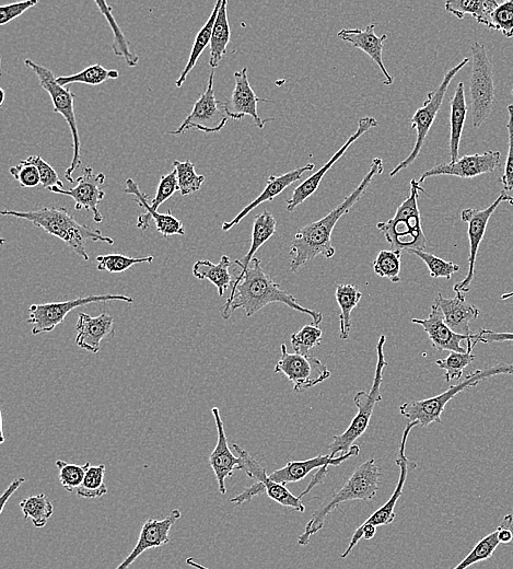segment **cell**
Instances as JSON below:
<instances>
[{
	"label": "cell",
	"mask_w": 513,
	"mask_h": 569,
	"mask_svg": "<svg viewBox=\"0 0 513 569\" xmlns=\"http://www.w3.org/2000/svg\"><path fill=\"white\" fill-rule=\"evenodd\" d=\"M252 263L253 266L249 267L246 273L233 281L230 297L220 310L224 320H229L232 313L238 309H243L246 316L251 318L266 306L281 303L310 316L312 323L319 327L323 321L321 312L300 306L293 295L286 293L274 282L271 275L264 271L260 259L254 258Z\"/></svg>",
	"instance_id": "cell-1"
},
{
	"label": "cell",
	"mask_w": 513,
	"mask_h": 569,
	"mask_svg": "<svg viewBox=\"0 0 513 569\" xmlns=\"http://www.w3.org/2000/svg\"><path fill=\"white\" fill-rule=\"evenodd\" d=\"M383 171V160L380 158L373 159L367 176L346 197L344 202L334 208L328 215L318 220V222L302 227L297 231L290 247V254L293 255V259L290 262L291 272H298L303 265L320 257V255H323L326 259L334 257L336 250L332 245V232L338 220L351 211V208L370 187L373 178L382 174Z\"/></svg>",
	"instance_id": "cell-2"
},
{
	"label": "cell",
	"mask_w": 513,
	"mask_h": 569,
	"mask_svg": "<svg viewBox=\"0 0 513 569\" xmlns=\"http://www.w3.org/2000/svg\"><path fill=\"white\" fill-rule=\"evenodd\" d=\"M3 216L26 219L34 226L48 232L49 235L61 239L79 257L89 261V254L86 250L88 241L104 242L113 245L111 237L104 236L101 230L92 229L86 225L79 224L75 217L64 207H43L37 211L18 212L2 211Z\"/></svg>",
	"instance_id": "cell-3"
},
{
	"label": "cell",
	"mask_w": 513,
	"mask_h": 569,
	"mask_svg": "<svg viewBox=\"0 0 513 569\" xmlns=\"http://www.w3.org/2000/svg\"><path fill=\"white\" fill-rule=\"evenodd\" d=\"M380 476V468L376 459H369L360 464L349 476L342 489L334 494L331 501L313 513L305 531L300 534L298 543L308 545L311 537L323 529L326 518L343 503L371 501L372 498H375L379 491Z\"/></svg>",
	"instance_id": "cell-4"
},
{
	"label": "cell",
	"mask_w": 513,
	"mask_h": 569,
	"mask_svg": "<svg viewBox=\"0 0 513 569\" xmlns=\"http://www.w3.org/2000/svg\"><path fill=\"white\" fill-rule=\"evenodd\" d=\"M421 192H425L422 184L412 180L410 195L399 206L395 216L388 222L377 224L378 230L386 237L393 250L426 251L428 248L418 208V196Z\"/></svg>",
	"instance_id": "cell-5"
},
{
	"label": "cell",
	"mask_w": 513,
	"mask_h": 569,
	"mask_svg": "<svg viewBox=\"0 0 513 569\" xmlns=\"http://www.w3.org/2000/svg\"><path fill=\"white\" fill-rule=\"evenodd\" d=\"M500 375L513 376V365L501 363L483 370H475L474 373L463 379L458 385L451 386L437 397L403 403L400 406V413L407 418L408 423H416L424 428L430 424L441 423V415L445 411L446 405L456 398L459 393L476 387L478 383L485 379Z\"/></svg>",
	"instance_id": "cell-6"
},
{
	"label": "cell",
	"mask_w": 513,
	"mask_h": 569,
	"mask_svg": "<svg viewBox=\"0 0 513 569\" xmlns=\"http://www.w3.org/2000/svg\"><path fill=\"white\" fill-rule=\"evenodd\" d=\"M386 342V335H381L377 344V366L372 388L370 392L360 391L356 394L354 403L357 406L358 413L342 435L333 437L329 446L332 458L337 457L338 454L345 455L353 448L355 441L366 433L377 403L382 401L383 370L388 366L386 355H384Z\"/></svg>",
	"instance_id": "cell-7"
},
{
	"label": "cell",
	"mask_w": 513,
	"mask_h": 569,
	"mask_svg": "<svg viewBox=\"0 0 513 569\" xmlns=\"http://www.w3.org/2000/svg\"><path fill=\"white\" fill-rule=\"evenodd\" d=\"M471 116L474 129H480L492 114L496 102L494 67L483 44L471 45Z\"/></svg>",
	"instance_id": "cell-8"
},
{
	"label": "cell",
	"mask_w": 513,
	"mask_h": 569,
	"mask_svg": "<svg viewBox=\"0 0 513 569\" xmlns=\"http://www.w3.org/2000/svg\"><path fill=\"white\" fill-rule=\"evenodd\" d=\"M25 64L30 67L34 73H36L41 87L48 92L51 97L54 112L63 116L69 126V130L72 132L74 156L71 167H69L65 172V178L68 182L74 184L75 180L73 179V173L81 166V143L74 107L75 94H73L71 90L58 85L57 78L49 68L31 61L29 58L25 61Z\"/></svg>",
	"instance_id": "cell-9"
},
{
	"label": "cell",
	"mask_w": 513,
	"mask_h": 569,
	"mask_svg": "<svg viewBox=\"0 0 513 569\" xmlns=\"http://www.w3.org/2000/svg\"><path fill=\"white\" fill-rule=\"evenodd\" d=\"M469 62V58H464L460 64L450 69V71L445 75V78L441 81L440 86L436 90L429 92L424 106L415 112L411 123L412 129L417 133L416 143L412 153L408 155V157L405 158L398 167H395L391 171V178H394L396 174L410 167L418 158L419 154H421L425 139L437 118V114L442 106L443 99L446 97L451 81L464 66L469 64Z\"/></svg>",
	"instance_id": "cell-10"
},
{
	"label": "cell",
	"mask_w": 513,
	"mask_h": 569,
	"mask_svg": "<svg viewBox=\"0 0 513 569\" xmlns=\"http://www.w3.org/2000/svg\"><path fill=\"white\" fill-rule=\"evenodd\" d=\"M214 79L215 71L209 76L206 90L194 104L188 118L183 121L177 131H170L168 134L180 136L192 129L204 133H218L224 129L230 116L226 109V102L219 101L215 97Z\"/></svg>",
	"instance_id": "cell-11"
},
{
	"label": "cell",
	"mask_w": 513,
	"mask_h": 569,
	"mask_svg": "<svg viewBox=\"0 0 513 569\" xmlns=\"http://www.w3.org/2000/svg\"><path fill=\"white\" fill-rule=\"evenodd\" d=\"M108 301H123L126 304H133L134 298L125 295L107 294L78 297L74 300L62 301V303L31 305L29 308L30 316L27 322L32 325L31 332L33 335L50 333L55 330L57 325L62 324L68 313L74 309L90 304L108 303Z\"/></svg>",
	"instance_id": "cell-12"
},
{
	"label": "cell",
	"mask_w": 513,
	"mask_h": 569,
	"mask_svg": "<svg viewBox=\"0 0 513 569\" xmlns=\"http://www.w3.org/2000/svg\"><path fill=\"white\" fill-rule=\"evenodd\" d=\"M281 353L274 373L285 375L293 383L296 392H305L331 377L328 367L311 354L289 353L285 344L281 345Z\"/></svg>",
	"instance_id": "cell-13"
},
{
	"label": "cell",
	"mask_w": 513,
	"mask_h": 569,
	"mask_svg": "<svg viewBox=\"0 0 513 569\" xmlns=\"http://www.w3.org/2000/svg\"><path fill=\"white\" fill-rule=\"evenodd\" d=\"M506 194L505 191L501 192L498 199L491 206L482 209V211H480V209L466 208L461 213L462 222L468 224V236L470 240L469 272L461 283L453 286L454 292L462 294L470 292L475 274L478 249H480L484 239L489 219H491L496 212L498 206L506 202Z\"/></svg>",
	"instance_id": "cell-14"
},
{
	"label": "cell",
	"mask_w": 513,
	"mask_h": 569,
	"mask_svg": "<svg viewBox=\"0 0 513 569\" xmlns=\"http://www.w3.org/2000/svg\"><path fill=\"white\" fill-rule=\"evenodd\" d=\"M501 166V153L488 150L483 154L468 155L459 158L457 162H449L446 165H438L422 174L419 183H424L427 178L438 176H452L461 179H473L492 173Z\"/></svg>",
	"instance_id": "cell-15"
},
{
	"label": "cell",
	"mask_w": 513,
	"mask_h": 569,
	"mask_svg": "<svg viewBox=\"0 0 513 569\" xmlns=\"http://www.w3.org/2000/svg\"><path fill=\"white\" fill-rule=\"evenodd\" d=\"M104 182H106V176L103 173L96 174L91 167H87L83 176L78 177L75 188L71 190L56 188L50 192L72 197L76 211L86 209L93 214V222L101 224L103 216L99 211V205L106 197L102 189Z\"/></svg>",
	"instance_id": "cell-16"
},
{
	"label": "cell",
	"mask_w": 513,
	"mask_h": 569,
	"mask_svg": "<svg viewBox=\"0 0 513 569\" xmlns=\"http://www.w3.org/2000/svg\"><path fill=\"white\" fill-rule=\"evenodd\" d=\"M232 447L242 461V471L246 472L249 478L255 482L262 483L268 497L279 505L295 510V512L301 514L306 512V506L302 504L301 498L291 493L285 485L272 481L262 464L256 461L247 450L237 444H233Z\"/></svg>",
	"instance_id": "cell-17"
},
{
	"label": "cell",
	"mask_w": 513,
	"mask_h": 569,
	"mask_svg": "<svg viewBox=\"0 0 513 569\" xmlns=\"http://www.w3.org/2000/svg\"><path fill=\"white\" fill-rule=\"evenodd\" d=\"M379 125V122L371 116H366L359 121L357 131L347 139V142L341 149H338L335 155L317 172L312 174L308 179L303 181L299 187L294 190L293 195H291L287 203V212H294L295 209L300 206L303 202H306L310 196L317 192L320 184L326 173L340 160L347 149L351 147L358 139L366 134L368 131Z\"/></svg>",
	"instance_id": "cell-18"
},
{
	"label": "cell",
	"mask_w": 513,
	"mask_h": 569,
	"mask_svg": "<svg viewBox=\"0 0 513 569\" xmlns=\"http://www.w3.org/2000/svg\"><path fill=\"white\" fill-rule=\"evenodd\" d=\"M182 517L179 509L172 512L162 520L148 519L142 527L141 534L133 551L115 569H127L139 556L151 549H158L170 542V531L176 522Z\"/></svg>",
	"instance_id": "cell-19"
},
{
	"label": "cell",
	"mask_w": 513,
	"mask_h": 569,
	"mask_svg": "<svg viewBox=\"0 0 513 569\" xmlns=\"http://www.w3.org/2000/svg\"><path fill=\"white\" fill-rule=\"evenodd\" d=\"M416 426H418L416 423H408L403 433L400 449L398 452V458L395 460V463L398 464V467L400 468V476L399 482L396 484L393 494L391 495L390 499H388V502L386 504L376 510V512L373 513L364 522V526L378 528L381 526H389L395 521L396 515L394 509L396 507V504H398L399 499L403 495L408 473L417 468V464L408 459L405 455L408 435H410L412 429Z\"/></svg>",
	"instance_id": "cell-20"
},
{
	"label": "cell",
	"mask_w": 513,
	"mask_h": 569,
	"mask_svg": "<svg viewBox=\"0 0 513 569\" xmlns=\"http://www.w3.org/2000/svg\"><path fill=\"white\" fill-rule=\"evenodd\" d=\"M412 323L421 325L428 335V338L436 348L437 351H449L451 353H466L461 346V342L474 343L476 339V333L472 335H461L453 332L445 321L441 310L434 305L431 307V312L426 319H413Z\"/></svg>",
	"instance_id": "cell-21"
},
{
	"label": "cell",
	"mask_w": 513,
	"mask_h": 569,
	"mask_svg": "<svg viewBox=\"0 0 513 569\" xmlns=\"http://www.w3.org/2000/svg\"><path fill=\"white\" fill-rule=\"evenodd\" d=\"M236 86L232 96L226 102V109L231 120L240 121L244 116H251L256 126L263 130L267 122L273 119L263 120L258 113V103L266 100L256 97L248 77V67L235 73Z\"/></svg>",
	"instance_id": "cell-22"
},
{
	"label": "cell",
	"mask_w": 513,
	"mask_h": 569,
	"mask_svg": "<svg viewBox=\"0 0 513 569\" xmlns=\"http://www.w3.org/2000/svg\"><path fill=\"white\" fill-rule=\"evenodd\" d=\"M212 412L215 418L218 437L217 445L211 456H209V464H211L215 473L219 492L225 495L227 493L226 480L231 478L235 471L242 470V461L238 456L233 455L230 450L224 422L221 420L219 409L213 408Z\"/></svg>",
	"instance_id": "cell-23"
},
{
	"label": "cell",
	"mask_w": 513,
	"mask_h": 569,
	"mask_svg": "<svg viewBox=\"0 0 513 569\" xmlns=\"http://www.w3.org/2000/svg\"><path fill=\"white\" fill-rule=\"evenodd\" d=\"M125 193L135 196L134 201L147 211L146 214L138 216V229L146 231L150 226L151 220H154L157 231L160 232L163 238L185 236V229L181 220L174 217L171 211H168L166 214H160L157 211H153V209L149 207L148 196L139 190L137 183L133 179L126 180Z\"/></svg>",
	"instance_id": "cell-24"
},
{
	"label": "cell",
	"mask_w": 513,
	"mask_h": 569,
	"mask_svg": "<svg viewBox=\"0 0 513 569\" xmlns=\"http://www.w3.org/2000/svg\"><path fill=\"white\" fill-rule=\"evenodd\" d=\"M360 454V447L354 445L351 450L345 455L337 456L332 458L328 456H318L309 460L303 461H291L286 464L282 469L274 471L270 475V479L276 483L286 484L297 483L306 479L307 476L314 470H319L321 468L329 469V467H338L341 464L351 459L352 457H357Z\"/></svg>",
	"instance_id": "cell-25"
},
{
	"label": "cell",
	"mask_w": 513,
	"mask_h": 569,
	"mask_svg": "<svg viewBox=\"0 0 513 569\" xmlns=\"http://www.w3.org/2000/svg\"><path fill=\"white\" fill-rule=\"evenodd\" d=\"M114 331V318L109 313L91 317L85 312H80L76 324V344L89 353L98 354L101 342L108 336H113Z\"/></svg>",
	"instance_id": "cell-26"
},
{
	"label": "cell",
	"mask_w": 513,
	"mask_h": 569,
	"mask_svg": "<svg viewBox=\"0 0 513 569\" xmlns=\"http://www.w3.org/2000/svg\"><path fill=\"white\" fill-rule=\"evenodd\" d=\"M376 23H371L366 30L361 29H344L338 32L337 37L343 41L352 44L354 48L364 51L371 60L375 62L381 69L382 74L386 80L383 84L391 86L393 84V77L389 74L388 69L383 63V48L384 41L388 39L387 34L378 37L375 33Z\"/></svg>",
	"instance_id": "cell-27"
},
{
	"label": "cell",
	"mask_w": 513,
	"mask_h": 569,
	"mask_svg": "<svg viewBox=\"0 0 513 569\" xmlns=\"http://www.w3.org/2000/svg\"><path fill=\"white\" fill-rule=\"evenodd\" d=\"M448 327L461 335H472L471 323L481 315L480 309L466 301L464 294L456 293L454 298H445L441 293L435 299Z\"/></svg>",
	"instance_id": "cell-28"
},
{
	"label": "cell",
	"mask_w": 513,
	"mask_h": 569,
	"mask_svg": "<svg viewBox=\"0 0 513 569\" xmlns=\"http://www.w3.org/2000/svg\"><path fill=\"white\" fill-rule=\"evenodd\" d=\"M314 164H308L305 167L297 168L293 171H289L282 176H271L267 180V185L264 191L256 197V199L250 203L248 206L244 207L242 211L231 220L223 224V230L229 231L233 227L237 226L242 222V219L246 218L256 207H259L265 202H271L276 196L283 193L291 184L301 180L305 173L310 172L314 169Z\"/></svg>",
	"instance_id": "cell-29"
},
{
	"label": "cell",
	"mask_w": 513,
	"mask_h": 569,
	"mask_svg": "<svg viewBox=\"0 0 513 569\" xmlns=\"http://www.w3.org/2000/svg\"><path fill=\"white\" fill-rule=\"evenodd\" d=\"M450 158L452 164L459 160L461 138L464 130L468 106H466L464 84L460 83L450 101Z\"/></svg>",
	"instance_id": "cell-30"
},
{
	"label": "cell",
	"mask_w": 513,
	"mask_h": 569,
	"mask_svg": "<svg viewBox=\"0 0 513 569\" xmlns=\"http://www.w3.org/2000/svg\"><path fill=\"white\" fill-rule=\"evenodd\" d=\"M276 219L275 217L267 211H264L260 215L256 216L252 228V240L251 248L242 260H237L235 264L240 267V272L236 278L241 277L250 267L254 259V254L259 251V249L270 240L276 232Z\"/></svg>",
	"instance_id": "cell-31"
},
{
	"label": "cell",
	"mask_w": 513,
	"mask_h": 569,
	"mask_svg": "<svg viewBox=\"0 0 513 569\" xmlns=\"http://www.w3.org/2000/svg\"><path fill=\"white\" fill-rule=\"evenodd\" d=\"M231 264L228 255H223L218 264L208 260H200L193 266V275L197 280H207L214 284L218 290L219 297H223L228 287L233 284L229 271Z\"/></svg>",
	"instance_id": "cell-32"
},
{
	"label": "cell",
	"mask_w": 513,
	"mask_h": 569,
	"mask_svg": "<svg viewBox=\"0 0 513 569\" xmlns=\"http://www.w3.org/2000/svg\"><path fill=\"white\" fill-rule=\"evenodd\" d=\"M498 5L499 3L495 0H450L445 7L448 13L458 19H464L466 15H470L488 28Z\"/></svg>",
	"instance_id": "cell-33"
},
{
	"label": "cell",
	"mask_w": 513,
	"mask_h": 569,
	"mask_svg": "<svg viewBox=\"0 0 513 569\" xmlns=\"http://www.w3.org/2000/svg\"><path fill=\"white\" fill-rule=\"evenodd\" d=\"M335 298L341 309L340 336L342 340H348L352 330V312L363 298V294L355 285L342 284L337 286Z\"/></svg>",
	"instance_id": "cell-34"
},
{
	"label": "cell",
	"mask_w": 513,
	"mask_h": 569,
	"mask_svg": "<svg viewBox=\"0 0 513 569\" xmlns=\"http://www.w3.org/2000/svg\"><path fill=\"white\" fill-rule=\"evenodd\" d=\"M223 4V0H219L216 3L215 8L211 16H209L207 22L205 23L204 27L197 33V36L194 40L193 49L191 51V55L189 58L188 64L184 67V71L180 75V77L176 81V86L181 88L188 78L189 74L193 71L196 63L198 62V58L203 54L206 50L208 45H211L213 29L215 26V22L221 7Z\"/></svg>",
	"instance_id": "cell-35"
},
{
	"label": "cell",
	"mask_w": 513,
	"mask_h": 569,
	"mask_svg": "<svg viewBox=\"0 0 513 569\" xmlns=\"http://www.w3.org/2000/svg\"><path fill=\"white\" fill-rule=\"evenodd\" d=\"M227 6V0H223V4H221L213 29L211 40V62H209V65H211L213 69H216L220 62L223 61V58L227 54L228 44L231 39Z\"/></svg>",
	"instance_id": "cell-36"
},
{
	"label": "cell",
	"mask_w": 513,
	"mask_h": 569,
	"mask_svg": "<svg viewBox=\"0 0 513 569\" xmlns=\"http://www.w3.org/2000/svg\"><path fill=\"white\" fill-rule=\"evenodd\" d=\"M96 5L99 7L101 14L106 17L113 32L112 49L114 54L123 57L128 67L137 66L139 56L132 50L131 43L128 42L118 22L113 17L112 8L106 2H102V0H96Z\"/></svg>",
	"instance_id": "cell-37"
},
{
	"label": "cell",
	"mask_w": 513,
	"mask_h": 569,
	"mask_svg": "<svg viewBox=\"0 0 513 569\" xmlns=\"http://www.w3.org/2000/svg\"><path fill=\"white\" fill-rule=\"evenodd\" d=\"M120 73L115 69L104 68L100 64L91 65L78 74L72 76L57 77L58 85L66 87L71 84H85L89 86H99L111 79H118Z\"/></svg>",
	"instance_id": "cell-38"
},
{
	"label": "cell",
	"mask_w": 513,
	"mask_h": 569,
	"mask_svg": "<svg viewBox=\"0 0 513 569\" xmlns=\"http://www.w3.org/2000/svg\"><path fill=\"white\" fill-rule=\"evenodd\" d=\"M20 507L25 519H31L36 528H44L54 514V507L48 496L39 494L23 499Z\"/></svg>",
	"instance_id": "cell-39"
},
{
	"label": "cell",
	"mask_w": 513,
	"mask_h": 569,
	"mask_svg": "<svg viewBox=\"0 0 513 569\" xmlns=\"http://www.w3.org/2000/svg\"><path fill=\"white\" fill-rule=\"evenodd\" d=\"M402 254L403 251L400 250L380 251L373 261V271L382 278H388L392 283H399Z\"/></svg>",
	"instance_id": "cell-40"
},
{
	"label": "cell",
	"mask_w": 513,
	"mask_h": 569,
	"mask_svg": "<svg viewBox=\"0 0 513 569\" xmlns=\"http://www.w3.org/2000/svg\"><path fill=\"white\" fill-rule=\"evenodd\" d=\"M104 476H106V466L104 464L90 467L83 484L77 490V496L84 499H97L107 495L108 487L104 483Z\"/></svg>",
	"instance_id": "cell-41"
},
{
	"label": "cell",
	"mask_w": 513,
	"mask_h": 569,
	"mask_svg": "<svg viewBox=\"0 0 513 569\" xmlns=\"http://www.w3.org/2000/svg\"><path fill=\"white\" fill-rule=\"evenodd\" d=\"M173 167L177 171L179 192L182 196H188L201 190L206 178L196 173L193 162L176 160L173 162Z\"/></svg>",
	"instance_id": "cell-42"
},
{
	"label": "cell",
	"mask_w": 513,
	"mask_h": 569,
	"mask_svg": "<svg viewBox=\"0 0 513 569\" xmlns=\"http://www.w3.org/2000/svg\"><path fill=\"white\" fill-rule=\"evenodd\" d=\"M499 544L498 530L496 529L478 542L470 554L453 569H468L477 563L491 559Z\"/></svg>",
	"instance_id": "cell-43"
},
{
	"label": "cell",
	"mask_w": 513,
	"mask_h": 569,
	"mask_svg": "<svg viewBox=\"0 0 513 569\" xmlns=\"http://www.w3.org/2000/svg\"><path fill=\"white\" fill-rule=\"evenodd\" d=\"M56 467L60 471L58 478H60L62 486L67 492L73 493L83 484L86 473L91 466L90 462L79 466V464L58 460L56 461Z\"/></svg>",
	"instance_id": "cell-44"
},
{
	"label": "cell",
	"mask_w": 513,
	"mask_h": 569,
	"mask_svg": "<svg viewBox=\"0 0 513 569\" xmlns=\"http://www.w3.org/2000/svg\"><path fill=\"white\" fill-rule=\"evenodd\" d=\"M98 270L101 272H108L111 274L124 273L130 270L131 267L142 263H151L155 260L154 257L146 258H128L123 254H106L97 257Z\"/></svg>",
	"instance_id": "cell-45"
},
{
	"label": "cell",
	"mask_w": 513,
	"mask_h": 569,
	"mask_svg": "<svg viewBox=\"0 0 513 569\" xmlns=\"http://www.w3.org/2000/svg\"><path fill=\"white\" fill-rule=\"evenodd\" d=\"M407 252L417 255L427 265L430 276L433 278H446L450 281L452 276L460 271L458 264L442 260L426 251L408 250Z\"/></svg>",
	"instance_id": "cell-46"
},
{
	"label": "cell",
	"mask_w": 513,
	"mask_h": 569,
	"mask_svg": "<svg viewBox=\"0 0 513 569\" xmlns=\"http://www.w3.org/2000/svg\"><path fill=\"white\" fill-rule=\"evenodd\" d=\"M323 332L313 323L307 324L299 332L290 336L291 345L295 353L310 355L314 347L321 344Z\"/></svg>",
	"instance_id": "cell-47"
},
{
	"label": "cell",
	"mask_w": 513,
	"mask_h": 569,
	"mask_svg": "<svg viewBox=\"0 0 513 569\" xmlns=\"http://www.w3.org/2000/svg\"><path fill=\"white\" fill-rule=\"evenodd\" d=\"M476 356L472 351L466 353H451L445 359H439L436 365L446 371V381L451 382L460 380L463 376L464 369L475 362Z\"/></svg>",
	"instance_id": "cell-48"
},
{
	"label": "cell",
	"mask_w": 513,
	"mask_h": 569,
	"mask_svg": "<svg viewBox=\"0 0 513 569\" xmlns=\"http://www.w3.org/2000/svg\"><path fill=\"white\" fill-rule=\"evenodd\" d=\"M488 29L503 33L507 39L513 38V0L498 5Z\"/></svg>",
	"instance_id": "cell-49"
},
{
	"label": "cell",
	"mask_w": 513,
	"mask_h": 569,
	"mask_svg": "<svg viewBox=\"0 0 513 569\" xmlns=\"http://www.w3.org/2000/svg\"><path fill=\"white\" fill-rule=\"evenodd\" d=\"M179 191L177 171L173 170L160 178L155 199L151 200L149 207L158 212V208Z\"/></svg>",
	"instance_id": "cell-50"
},
{
	"label": "cell",
	"mask_w": 513,
	"mask_h": 569,
	"mask_svg": "<svg viewBox=\"0 0 513 569\" xmlns=\"http://www.w3.org/2000/svg\"><path fill=\"white\" fill-rule=\"evenodd\" d=\"M9 173L19 183L21 188H37L41 184L39 170L26 159L21 160L19 165L10 168Z\"/></svg>",
	"instance_id": "cell-51"
},
{
	"label": "cell",
	"mask_w": 513,
	"mask_h": 569,
	"mask_svg": "<svg viewBox=\"0 0 513 569\" xmlns=\"http://www.w3.org/2000/svg\"><path fill=\"white\" fill-rule=\"evenodd\" d=\"M30 162V164L37 167L41 177V184L42 187L46 190H53V189H65L64 184L60 177H58L57 172L55 169L46 162L42 156L34 155L30 156L26 159Z\"/></svg>",
	"instance_id": "cell-52"
},
{
	"label": "cell",
	"mask_w": 513,
	"mask_h": 569,
	"mask_svg": "<svg viewBox=\"0 0 513 569\" xmlns=\"http://www.w3.org/2000/svg\"><path fill=\"white\" fill-rule=\"evenodd\" d=\"M509 120L507 124L509 147L508 156L505 166V172L501 177V183L504 185V191L509 193L513 191V103L508 106Z\"/></svg>",
	"instance_id": "cell-53"
},
{
	"label": "cell",
	"mask_w": 513,
	"mask_h": 569,
	"mask_svg": "<svg viewBox=\"0 0 513 569\" xmlns=\"http://www.w3.org/2000/svg\"><path fill=\"white\" fill-rule=\"evenodd\" d=\"M37 4V0H26V2L0 7V25H7V23L19 18L25 14L27 10L31 9Z\"/></svg>",
	"instance_id": "cell-54"
},
{
	"label": "cell",
	"mask_w": 513,
	"mask_h": 569,
	"mask_svg": "<svg viewBox=\"0 0 513 569\" xmlns=\"http://www.w3.org/2000/svg\"><path fill=\"white\" fill-rule=\"evenodd\" d=\"M503 342H513V333H497L492 330L482 329L476 333L473 346L475 347L478 343L489 344Z\"/></svg>",
	"instance_id": "cell-55"
},
{
	"label": "cell",
	"mask_w": 513,
	"mask_h": 569,
	"mask_svg": "<svg viewBox=\"0 0 513 569\" xmlns=\"http://www.w3.org/2000/svg\"><path fill=\"white\" fill-rule=\"evenodd\" d=\"M266 493L265 487L262 483L255 482L250 487H247L241 494L230 499V503L235 505H242L252 501L255 496H259Z\"/></svg>",
	"instance_id": "cell-56"
},
{
	"label": "cell",
	"mask_w": 513,
	"mask_h": 569,
	"mask_svg": "<svg viewBox=\"0 0 513 569\" xmlns=\"http://www.w3.org/2000/svg\"><path fill=\"white\" fill-rule=\"evenodd\" d=\"M513 524V516L507 515L501 524L497 527L498 530V539L500 544H508L513 539V533L511 531V527Z\"/></svg>",
	"instance_id": "cell-57"
},
{
	"label": "cell",
	"mask_w": 513,
	"mask_h": 569,
	"mask_svg": "<svg viewBox=\"0 0 513 569\" xmlns=\"http://www.w3.org/2000/svg\"><path fill=\"white\" fill-rule=\"evenodd\" d=\"M26 482V479L23 478H18L16 480H14L13 483H11L8 487V489L5 491V493L2 496V507H0V514H3V510L5 508V505L8 501V499L13 496L16 491H18L19 487Z\"/></svg>",
	"instance_id": "cell-58"
},
{
	"label": "cell",
	"mask_w": 513,
	"mask_h": 569,
	"mask_svg": "<svg viewBox=\"0 0 513 569\" xmlns=\"http://www.w3.org/2000/svg\"><path fill=\"white\" fill-rule=\"evenodd\" d=\"M186 564H188L189 566H191L195 569H212V568H208V567L198 563L195 559H192V557H190V559L186 560Z\"/></svg>",
	"instance_id": "cell-59"
},
{
	"label": "cell",
	"mask_w": 513,
	"mask_h": 569,
	"mask_svg": "<svg viewBox=\"0 0 513 569\" xmlns=\"http://www.w3.org/2000/svg\"><path fill=\"white\" fill-rule=\"evenodd\" d=\"M510 298H513V292L508 293V294H504L503 296H501V299H503V300H507Z\"/></svg>",
	"instance_id": "cell-60"
},
{
	"label": "cell",
	"mask_w": 513,
	"mask_h": 569,
	"mask_svg": "<svg viewBox=\"0 0 513 569\" xmlns=\"http://www.w3.org/2000/svg\"><path fill=\"white\" fill-rule=\"evenodd\" d=\"M506 202H508L509 204L513 205V197L506 194Z\"/></svg>",
	"instance_id": "cell-61"
},
{
	"label": "cell",
	"mask_w": 513,
	"mask_h": 569,
	"mask_svg": "<svg viewBox=\"0 0 513 569\" xmlns=\"http://www.w3.org/2000/svg\"><path fill=\"white\" fill-rule=\"evenodd\" d=\"M0 91H2V102H0V104H2V106H3V103H4V100H5L6 95H5V90H4V89H2V90H0Z\"/></svg>",
	"instance_id": "cell-62"
},
{
	"label": "cell",
	"mask_w": 513,
	"mask_h": 569,
	"mask_svg": "<svg viewBox=\"0 0 513 569\" xmlns=\"http://www.w3.org/2000/svg\"><path fill=\"white\" fill-rule=\"evenodd\" d=\"M511 94H512V96H513V90H512V92H511Z\"/></svg>",
	"instance_id": "cell-63"
}]
</instances>
